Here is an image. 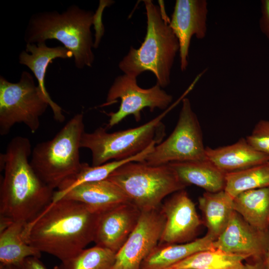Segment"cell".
Here are the masks:
<instances>
[{
	"mask_svg": "<svg viewBox=\"0 0 269 269\" xmlns=\"http://www.w3.org/2000/svg\"><path fill=\"white\" fill-rule=\"evenodd\" d=\"M100 215L83 203L63 198L27 224L24 236L41 253L63 261L94 242Z\"/></svg>",
	"mask_w": 269,
	"mask_h": 269,
	"instance_id": "6da1fadb",
	"label": "cell"
},
{
	"mask_svg": "<svg viewBox=\"0 0 269 269\" xmlns=\"http://www.w3.org/2000/svg\"><path fill=\"white\" fill-rule=\"evenodd\" d=\"M32 150L27 137L17 136L0 154V169L4 172L0 179V218L11 223H29L52 201L55 191L30 164Z\"/></svg>",
	"mask_w": 269,
	"mask_h": 269,
	"instance_id": "7a4b0ae2",
	"label": "cell"
},
{
	"mask_svg": "<svg viewBox=\"0 0 269 269\" xmlns=\"http://www.w3.org/2000/svg\"><path fill=\"white\" fill-rule=\"evenodd\" d=\"M94 12L73 5L62 13L54 10L33 14L24 34L26 44L56 39L71 51L75 66L91 67L94 62V41L91 27Z\"/></svg>",
	"mask_w": 269,
	"mask_h": 269,
	"instance_id": "3957f363",
	"label": "cell"
},
{
	"mask_svg": "<svg viewBox=\"0 0 269 269\" xmlns=\"http://www.w3.org/2000/svg\"><path fill=\"white\" fill-rule=\"evenodd\" d=\"M146 9V32L140 46H133L119 62V69L137 78L145 71L152 72L161 88L170 83L172 68L179 43L172 30L163 19L159 5L151 0H143Z\"/></svg>",
	"mask_w": 269,
	"mask_h": 269,
	"instance_id": "277c9868",
	"label": "cell"
},
{
	"mask_svg": "<svg viewBox=\"0 0 269 269\" xmlns=\"http://www.w3.org/2000/svg\"><path fill=\"white\" fill-rule=\"evenodd\" d=\"M84 115L73 117L50 140L32 149L30 164L40 178L53 190L80 170L79 149L85 132Z\"/></svg>",
	"mask_w": 269,
	"mask_h": 269,
	"instance_id": "5b68a950",
	"label": "cell"
},
{
	"mask_svg": "<svg viewBox=\"0 0 269 269\" xmlns=\"http://www.w3.org/2000/svg\"><path fill=\"white\" fill-rule=\"evenodd\" d=\"M107 179L117 185L141 211L159 208L167 196L187 186L169 164L130 162L118 168Z\"/></svg>",
	"mask_w": 269,
	"mask_h": 269,
	"instance_id": "8992f818",
	"label": "cell"
},
{
	"mask_svg": "<svg viewBox=\"0 0 269 269\" xmlns=\"http://www.w3.org/2000/svg\"><path fill=\"white\" fill-rule=\"evenodd\" d=\"M171 108L134 128L108 133L106 128L100 127L91 133L85 132L80 147L91 150L93 166L103 164L112 159L122 160L134 156L152 143L161 142L165 135L162 120Z\"/></svg>",
	"mask_w": 269,
	"mask_h": 269,
	"instance_id": "52a82bcc",
	"label": "cell"
},
{
	"mask_svg": "<svg viewBox=\"0 0 269 269\" xmlns=\"http://www.w3.org/2000/svg\"><path fill=\"white\" fill-rule=\"evenodd\" d=\"M49 105L33 76L26 71L19 81L12 83L0 77V134L7 135L18 123L26 125L36 133L40 127V118Z\"/></svg>",
	"mask_w": 269,
	"mask_h": 269,
	"instance_id": "ba28073f",
	"label": "cell"
},
{
	"mask_svg": "<svg viewBox=\"0 0 269 269\" xmlns=\"http://www.w3.org/2000/svg\"><path fill=\"white\" fill-rule=\"evenodd\" d=\"M206 159L201 127L190 100L184 98L177 124L170 135L156 144L144 161L150 165Z\"/></svg>",
	"mask_w": 269,
	"mask_h": 269,
	"instance_id": "9c48e42d",
	"label": "cell"
},
{
	"mask_svg": "<svg viewBox=\"0 0 269 269\" xmlns=\"http://www.w3.org/2000/svg\"><path fill=\"white\" fill-rule=\"evenodd\" d=\"M161 88L156 83L151 88L143 89L137 85L136 78L124 74L117 77L108 91L104 105H110L118 99L121 100V104L117 112L108 114L110 119L107 127H113L129 115L138 122L141 111L145 108L150 111L156 108L166 110L173 98Z\"/></svg>",
	"mask_w": 269,
	"mask_h": 269,
	"instance_id": "30bf717a",
	"label": "cell"
},
{
	"mask_svg": "<svg viewBox=\"0 0 269 269\" xmlns=\"http://www.w3.org/2000/svg\"><path fill=\"white\" fill-rule=\"evenodd\" d=\"M165 224L160 207L141 211L135 228L116 254L113 269H140L143 260L158 246Z\"/></svg>",
	"mask_w": 269,
	"mask_h": 269,
	"instance_id": "8fae6325",
	"label": "cell"
},
{
	"mask_svg": "<svg viewBox=\"0 0 269 269\" xmlns=\"http://www.w3.org/2000/svg\"><path fill=\"white\" fill-rule=\"evenodd\" d=\"M213 246L246 260H263L269 250V229L261 230L252 226L234 210L226 228L214 241Z\"/></svg>",
	"mask_w": 269,
	"mask_h": 269,
	"instance_id": "7c38bea8",
	"label": "cell"
},
{
	"mask_svg": "<svg viewBox=\"0 0 269 269\" xmlns=\"http://www.w3.org/2000/svg\"><path fill=\"white\" fill-rule=\"evenodd\" d=\"M160 209L165 217V224L158 245L193 241L203 222L184 189L174 193L162 204Z\"/></svg>",
	"mask_w": 269,
	"mask_h": 269,
	"instance_id": "4fadbf2b",
	"label": "cell"
},
{
	"mask_svg": "<svg viewBox=\"0 0 269 269\" xmlns=\"http://www.w3.org/2000/svg\"><path fill=\"white\" fill-rule=\"evenodd\" d=\"M208 2L206 0H176L169 26L179 43L180 67L186 70L193 36L203 39L207 30Z\"/></svg>",
	"mask_w": 269,
	"mask_h": 269,
	"instance_id": "5bb4252c",
	"label": "cell"
},
{
	"mask_svg": "<svg viewBox=\"0 0 269 269\" xmlns=\"http://www.w3.org/2000/svg\"><path fill=\"white\" fill-rule=\"evenodd\" d=\"M141 211L130 202L101 214L94 242L115 253L121 249L135 228Z\"/></svg>",
	"mask_w": 269,
	"mask_h": 269,
	"instance_id": "9a60e30c",
	"label": "cell"
},
{
	"mask_svg": "<svg viewBox=\"0 0 269 269\" xmlns=\"http://www.w3.org/2000/svg\"><path fill=\"white\" fill-rule=\"evenodd\" d=\"M73 57L71 51L63 46L54 47L47 46L45 42L36 44H26L25 50L18 56L20 64L27 66L34 75L50 107L54 119L58 123H63L65 117L61 107L54 102L47 92L44 84L46 69L52 60L56 58L69 59Z\"/></svg>",
	"mask_w": 269,
	"mask_h": 269,
	"instance_id": "2e32d148",
	"label": "cell"
},
{
	"mask_svg": "<svg viewBox=\"0 0 269 269\" xmlns=\"http://www.w3.org/2000/svg\"><path fill=\"white\" fill-rule=\"evenodd\" d=\"M206 157L225 173L245 169L269 161V156L256 150L245 138L225 146L206 147Z\"/></svg>",
	"mask_w": 269,
	"mask_h": 269,
	"instance_id": "e0dca14e",
	"label": "cell"
},
{
	"mask_svg": "<svg viewBox=\"0 0 269 269\" xmlns=\"http://www.w3.org/2000/svg\"><path fill=\"white\" fill-rule=\"evenodd\" d=\"M63 198L83 203L100 214L130 202L122 189L107 179L79 185Z\"/></svg>",
	"mask_w": 269,
	"mask_h": 269,
	"instance_id": "ac0fdd59",
	"label": "cell"
},
{
	"mask_svg": "<svg viewBox=\"0 0 269 269\" xmlns=\"http://www.w3.org/2000/svg\"><path fill=\"white\" fill-rule=\"evenodd\" d=\"M214 241L206 234L186 243L158 245L142 262L140 269H168L196 253L215 249Z\"/></svg>",
	"mask_w": 269,
	"mask_h": 269,
	"instance_id": "d6986e66",
	"label": "cell"
},
{
	"mask_svg": "<svg viewBox=\"0 0 269 269\" xmlns=\"http://www.w3.org/2000/svg\"><path fill=\"white\" fill-rule=\"evenodd\" d=\"M187 186L195 185L206 192H217L224 190L226 173L208 159L168 163Z\"/></svg>",
	"mask_w": 269,
	"mask_h": 269,
	"instance_id": "ffe728a7",
	"label": "cell"
},
{
	"mask_svg": "<svg viewBox=\"0 0 269 269\" xmlns=\"http://www.w3.org/2000/svg\"><path fill=\"white\" fill-rule=\"evenodd\" d=\"M155 145L154 143H152L142 151L129 158L108 162L98 166H90L87 163L82 162L79 171L63 182L54 191L52 202L61 199L68 192L79 185L107 179L115 170L127 163L132 161L143 162Z\"/></svg>",
	"mask_w": 269,
	"mask_h": 269,
	"instance_id": "44dd1931",
	"label": "cell"
},
{
	"mask_svg": "<svg viewBox=\"0 0 269 269\" xmlns=\"http://www.w3.org/2000/svg\"><path fill=\"white\" fill-rule=\"evenodd\" d=\"M234 199L224 190L217 192H205L198 198L199 208L203 216V223L207 234L215 241L226 228L234 211Z\"/></svg>",
	"mask_w": 269,
	"mask_h": 269,
	"instance_id": "7402d4cb",
	"label": "cell"
},
{
	"mask_svg": "<svg viewBox=\"0 0 269 269\" xmlns=\"http://www.w3.org/2000/svg\"><path fill=\"white\" fill-rule=\"evenodd\" d=\"M26 225L13 222L0 231V264L20 266L28 258L41 257V253L25 239Z\"/></svg>",
	"mask_w": 269,
	"mask_h": 269,
	"instance_id": "603a6c76",
	"label": "cell"
},
{
	"mask_svg": "<svg viewBox=\"0 0 269 269\" xmlns=\"http://www.w3.org/2000/svg\"><path fill=\"white\" fill-rule=\"evenodd\" d=\"M233 209L252 226L269 229V187L240 193L234 199Z\"/></svg>",
	"mask_w": 269,
	"mask_h": 269,
	"instance_id": "cb8c5ba5",
	"label": "cell"
},
{
	"mask_svg": "<svg viewBox=\"0 0 269 269\" xmlns=\"http://www.w3.org/2000/svg\"><path fill=\"white\" fill-rule=\"evenodd\" d=\"M245 257L218 249L196 253L168 269H246Z\"/></svg>",
	"mask_w": 269,
	"mask_h": 269,
	"instance_id": "d4e9b609",
	"label": "cell"
},
{
	"mask_svg": "<svg viewBox=\"0 0 269 269\" xmlns=\"http://www.w3.org/2000/svg\"><path fill=\"white\" fill-rule=\"evenodd\" d=\"M224 191L234 199L250 190L269 187L268 163L245 169L226 173Z\"/></svg>",
	"mask_w": 269,
	"mask_h": 269,
	"instance_id": "484cf974",
	"label": "cell"
},
{
	"mask_svg": "<svg viewBox=\"0 0 269 269\" xmlns=\"http://www.w3.org/2000/svg\"><path fill=\"white\" fill-rule=\"evenodd\" d=\"M116 255L110 250L95 246L61 261L54 269H113Z\"/></svg>",
	"mask_w": 269,
	"mask_h": 269,
	"instance_id": "4316f807",
	"label": "cell"
},
{
	"mask_svg": "<svg viewBox=\"0 0 269 269\" xmlns=\"http://www.w3.org/2000/svg\"><path fill=\"white\" fill-rule=\"evenodd\" d=\"M246 139L256 150L269 156V120L259 121Z\"/></svg>",
	"mask_w": 269,
	"mask_h": 269,
	"instance_id": "83f0119b",
	"label": "cell"
},
{
	"mask_svg": "<svg viewBox=\"0 0 269 269\" xmlns=\"http://www.w3.org/2000/svg\"><path fill=\"white\" fill-rule=\"evenodd\" d=\"M114 2L113 0H100L99 6L96 11L94 13L93 24L95 30L94 48H98L104 33V26L102 22L104 9L106 7L110 6Z\"/></svg>",
	"mask_w": 269,
	"mask_h": 269,
	"instance_id": "f1b7e54d",
	"label": "cell"
},
{
	"mask_svg": "<svg viewBox=\"0 0 269 269\" xmlns=\"http://www.w3.org/2000/svg\"><path fill=\"white\" fill-rule=\"evenodd\" d=\"M259 25L262 32L269 39V0H261Z\"/></svg>",
	"mask_w": 269,
	"mask_h": 269,
	"instance_id": "f546056e",
	"label": "cell"
},
{
	"mask_svg": "<svg viewBox=\"0 0 269 269\" xmlns=\"http://www.w3.org/2000/svg\"><path fill=\"white\" fill-rule=\"evenodd\" d=\"M38 257H29L26 259L20 265L21 269H47Z\"/></svg>",
	"mask_w": 269,
	"mask_h": 269,
	"instance_id": "4dcf8cb0",
	"label": "cell"
},
{
	"mask_svg": "<svg viewBox=\"0 0 269 269\" xmlns=\"http://www.w3.org/2000/svg\"><path fill=\"white\" fill-rule=\"evenodd\" d=\"M246 269H266L263 260L252 261L251 262L245 263Z\"/></svg>",
	"mask_w": 269,
	"mask_h": 269,
	"instance_id": "1f68e13d",
	"label": "cell"
},
{
	"mask_svg": "<svg viewBox=\"0 0 269 269\" xmlns=\"http://www.w3.org/2000/svg\"><path fill=\"white\" fill-rule=\"evenodd\" d=\"M0 269H21L20 266L7 265L0 264Z\"/></svg>",
	"mask_w": 269,
	"mask_h": 269,
	"instance_id": "d6a6232c",
	"label": "cell"
},
{
	"mask_svg": "<svg viewBox=\"0 0 269 269\" xmlns=\"http://www.w3.org/2000/svg\"><path fill=\"white\" fill-rule=\"evenodd\" d=\"M263 262L266 269H269V250L266 254L263 259Z\"/></svg>",
	"mask_w": 269,
	"mask_h": 269,
	"instance_id": "836d02e7",
	"label": "cell"
},
{
	"mask_svg": "<svg viewBox=\"0 0 269 269\" xmlns=\"http://www.w3.org/2000/svg\"></svg>",
	"mask_w": 269,
	"mask_h": 269,
	"instance_id": "e575fe53",
	"label": "cell"
},
{
	"mask_svg": "<svg viewBox=\"0 0 269 269\" xmlns=\"http://www.w3.org/2000/svg\"><path fill=\"white\" fill-rule=\"evenodd\" d=\"M268 164L269 165V161L268 162Z\"/></svg>",
	"mask_w": 269,
	"mask_h": 269,
	"instance_id": "d590c367",
	"label": "cell"
},
{
	"mask_svg": "<svg viewBox=\"0 0 269 269\" xmlns=\"http://www.w3.org/2000/svg\"></svg>",
	"mask_w": 269,
	"mask_h": 269,
	"instance_id": "8d00e7d4",
	"label": "cell"
}]
</instances>
